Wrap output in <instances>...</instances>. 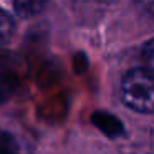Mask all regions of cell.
Masks as SVG:
<instances>
[{
    "mask_svg": "<svg viewBox=\"0 0 154 154\" xmlns=\"http://www.w3.org/2000/svg\"><path fill=\"white\" fill-rule=\"evenodd\" d=\"M143 58H144L146 70L154 76V40H151L146 43V47H144V50H143Z\"/></svg>",
    "mask_w": 154,
    "mask_h": 154,
    "instance_id": "cell-4",
    "label": "cell"
},
{
    "mask_svg": "<svg viewBox=\"0 0 154 154\" xmlns=\"http://www.w3.org/2000/svg\"><path fill=\"white\" fill-rule=\"evenodd\" d=\"M88 2H94V4H106L108 0H88Z\"/></svg>",
    "mask_w": 154,
    "mask_h": 154,
    "instance_id": "cell-6",
    "label": "cell"
},
{
    "mask_svg": "<svg viewBox=\"0 0 154 154\" xmlns=\"http://www.w3.org/2000/svg\"><path fill=\"white\" fill-rule=\"evenodd\" d=\"M136 7L141 15L154 22V0H136Z\"/></svg>",
    "mask_w": 154,
    "mask_h": 154,
    "instance_id": "cell-5",
    "label": "cell"
},
{
    "mask_svg": "<svg viewBox=\"0 0 154 154\" xmlns=\"http://www.w3.org/2000/svg\"><path fill=\"white\" fill-rule=\"evenodd\" d=\"M121 101L137 113H154V76L146 68H133L119 85Z\"/></svg>",
    "mask_w": 154,
    "mask_h": 154,
    "instance_id": "cell-1",
    "label": "cell"
},
{
    "mask_svg": "<svg viewBox=\"0 0 154 154\" xmlns=\"http://www.w3.org/2000/svg\"><path fill=\"white\" fill-rule=\"evenodd\" d=\"M48 0H15V12L22 18H30L45 10Z\"/></svg>",
    "mask_w": 154,
    "mask_h": 154,
    "instance_id": "cell-2",
    "label": "cell"
},
{
    "mask_svg": "<svg viewBox=\"0 0 154 154\" xmlns=\"http://www.w3.org/2000/svg\"><path fill=\"white\" fill-rule=\"evenodd\" d=\"M14 28H15V23L12 15L7 14L5 10H0V47L10 40Z\"/></svg>",
    "mask_w": 154,
    "mask_h": 154,
    "instance_id": "cell-3",
    "label": "cell"
}]
</instances>
